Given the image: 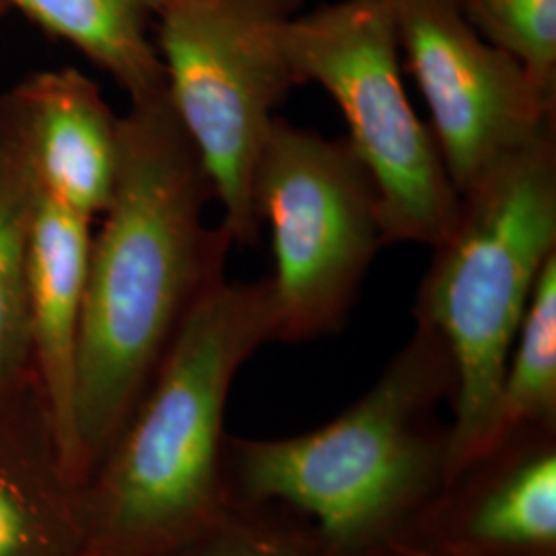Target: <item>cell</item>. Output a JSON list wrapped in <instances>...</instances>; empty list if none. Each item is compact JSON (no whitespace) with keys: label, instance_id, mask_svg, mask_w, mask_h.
<instances>
[{"label":"cell","instance_id":"cell-1","mask_svg":"<svg viewBox=\"0 0 556 556\" xmlns=\"http://www.w3.org/2000/svg\"><path fill=\"white\" fill-rule=\"evenodd\" d=\"M213 200L167 91L130 101L80 312L75 420L87 478L139 406L184 319L225 280L233 239L223 225H206Z\"/></svg>","mask_w":556,"mask_h":556},{"label":"cell","instance_id":"cell-2","mask_svg":"<svg viewBox=\"0 0 556 556\" xmlns=\"http://www.w3.org/2000/svg\"><path fill=\"white\" fill-rule=\"evenodd\" d=\"M456 371L443 340L417 324L378 381L340 417L285 439L227 435L229 505L303 517L338 556H396L447 486Z\"/></svg>","mask_w":556,"mask_h":556},{"label":"cell","instance_id":"cell-3","mask_svg":"<svg viewBox=\"0 0 556 556\" xmlns=\"http://www.w3.org/2000/svg\"><path fill=\"white\" fill-rule=\"evenodd\" d=\"M277 340L270 278L220 280L184 319L139 406L79 489L83 556H165L217 526L225 406L245 361Z\"/></svg>","mask_w":556,"mask_h":556},{"label":"cell","instance_id":"cell-4","mask_svg":"<svg viewBox=\"0 0 556 556\" xmlns=\"http://www.w3.org/2000/svg\"><path fill=\"white\" fill-rule=\"evenodd\" d=\"M431 250L415 318L443 340L456 371L450 486L486 447L517 330L556 254V126L464 192L452 231Z\"/></svg>","mask_w":556,"mask_h":556},{"label":"cell","instance_id":"cell-5","mask_svg":"<svg viewBox=\"0 0 556 556\" xmlns=\"http://www.w3.org/2000/svg\"><path fill=\"white\" fill-rule=\"evenodd\" d=\"M301 7L303 0H165L155 15L167 100L239 245L260 241L254 172L275 110L298 87L287 27Z\"/></svg>","mask_w":556,"mask_h":556},{"label":"cell","instance_id":"cell-6","mask_svg":"<svg viewBox=\"0 0 556 556\" xmlns=\"http://www.w3.org/2000/svg\"><path fill=\"white\" fill-rule=\"evenodd\" d=\"M298 85L316 83L340 108L344 137L374 179L388 243L435 248L462 197L431 126L406 96L388 0H338L299 13L287 27Z\"/></svg>","mask_w":556,"mask_h":556},{"label":"cell","instance_id":"cell-7","mask_svg":"<svg viewBox=\"0 0 556 556\" xmlns=\"http://www.w3.org/2000/svg\"><path fill=\"white\" fill-rule=\"evenodd\" d=\"M252 192L273 238L277 340L337 334L386 245L374 179L344 137L328 139L277 116Z\"/></svg>","mask_w":556,"mask_h":556},{"label":"cell","instance_id":"cell-8","mask_svg":"<svg viewBox=\"0 0 556 556\" xmlns=\"http://www.w3.org/2000/svg\"><path fill=\"white\" fill-rule=\"evenodd\" d=\"M400 52L459 197L556 126V100L464 15L459 0H388Z\"/></svg>","mask_w":556,"mask_h":556},{"label":"cell","instance_id":"cell-9","mask_svg":"<svg viewBox=\"0 0 556 556\" xmlns=\"http://www.w3.org/2000/svg\"><path fill=\"white\" fill-rule=\"evenodd\" d=\"M408 544L556 556V435L519 438L480 457L443 491Z\"/></svg>","mask_w":556,"mask_h":556},{"label":"cell","instance_id":"cell-10","mask_svg":"<svg viewBox=\"0 0 556 556\" xmlns=\"http://www.w3.org/2000/svg\"><path fill=\"white\" fill-rule=\"evenodd\" d=\"M91 223L40 192L29 248V340L38 397L60 472L77 491L87 480L75 390Z\"/></svg>","mask_w":556,"mask_h":556},{"label":"cell","instance_id":"cell-11","mask_svg":"<svg viewBox=\"0 0 556 556\" xmlns=\"http://www.w3.org/2000/svg\"><path fill=\"white\" fill-rule=\"evenodd\" d=\"M40 192L80 217L108 208L118 174L119 118L75 66L29 75L11 91Z\"/></svg>","mask_w":556,"mask_h":556},{"label":"cell","instance_id":"cell-12","mask_svg":"<svg viewBox=\"0 0 556 556\" xmlns=\"http://www.w3.org/2000/svg\"><path fill=\"white\" fill-rule=\"evenodd\" d=\"M0 556H83L79 491L60 472L46 422H0Z\"/></svg>","mask_w":556,"mask_h":556},{"label":"cell","instance_id":"cell-13","mask_svg":"<svg viewBox=\"0 0 556 556\" xmlns=\"http://www.w3.org/2000/svg\"><path fill=\"white\" fill-rule=\"evenodd\" d=\"M40 186L20 110L0 98V406L15 396L31 361L29 248Z\"/></svg>","mask_w":556,"mask_h":556},{"label":"cell","instance_id":"cell-14","mask_svg":"<svg viewBox=\"0 0 556 556\" xmlns=\"http://www.w3.org/2000/svg\"><path fill=\"white\" fill-rule=\"evenodd\" d=\"M165 0H4L46 34L68 41L126 91L128 100L165 91V68L149 25Z\"/></svg>","mask_w":556,"mask_h":556},{"label":"cell","instance_id":"cell-15","mask_svg":"<svg viewBox=\"0 0 556 556\" xmlns=\"http://www.w3.org/2000/svg\"><path fill=\"white\" fill-rule=\"evenodd\" d=\"M528 435H556V254L542 268L517 330L482 456Z\"/></svg>","mask_w":556,"mask_h":556},{"label":"cell","instance_id":"cell-16","mask_svg":"<svg viewBox=\"0 0 556 556\" xmlns=\"http://www.w3.org/2000/svg\"><path fill=\"white\" fill-rule=\"evenodd\" d=\"M464 15L556 100V0H459Z\"/></svg>","mask_w":556,"mask_h":556},{"label":"cell","instance_id":"cell-17","mask_svg":"<svg viewBox=\"0 0 556 556\" xmlns=\"http://www.w3.org/2000/svg\"><path fill=\"white\" fill-rule=\"evenodd\" d=\"M165 556H338L314 528L277 505H229L217 526Z\"/></svg>","mask_w":556,"mask_h":556},{"label":"cell","instance_id":"cell-18","mask_svg":"<svg viewBox=\"0 0 556 556\" xmlns=\"http://www.w3.org/2000/svg\"><path fill=\"white\" fill-rule=\"evenodd\" d=\"M396 556H484L472 555V553H452V551H438L429 546H418V544H406L397 548Z\"/></svg>","mask_w":556,"mask_h":556},{"label":"cell","instance_id":"cell-19","mask_svg":"<svg viewBox=\"0 0 556 556\" xmlns=\"http://www.w3.org/2000/svg\"><path fill=\"white\" fill-rule=\"evenodd\" d=\"M7 11H9V7L4 4V0H0V20L7 15Z\"/></svg>","mask_w":556,"mask_h":556}]
</instances>
